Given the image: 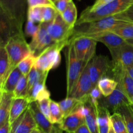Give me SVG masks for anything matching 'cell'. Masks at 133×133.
Segmentation results:
<instances>
[{
  "label": "cell",
  "mask_w": 133,
  "mask_h": 133,
  "mask_svg": "<svg viewBox=\"0 0 133 133\" xmlns=\"http://www.w3.org/2000/svg\"><path fill=\"white\" fill-rule=\"evenodd\" d=\"M132 5L133 0H114L94 10H91L87 7L81 12L75 26L95 22L106 17L122 14Z\"/></svg>",
  "instance_id": "obj_1"
},
{
  "label": "cell",
  "mask_w": 133,
  "mask_h": 133,
  "mask_svg": "<svg viewBox=\"0 0 133 133\" xmlns=\"http://www.w3.org/2000/svg\"><path fill=\"white\" fill-rule=\"evenodd\" d=\"M5 47L9 58V68L6 74V79L9 74L17 68L18 64L32 53L29 44L26 41L23 32H19L12 36Z\"/></svg>",
  "instance_id": "obj_2"
},
{
  "label": "cell",
  "mask_w": 133,
  "mask_h": 133,
  "mask_svg": "<svg viewBox=\"0 0 133 133\" xmlns=\"http://www.w3.org/2000/svg\"><path fill=\"white\" fill-rule=\"evenodd\" d=\"M28 9L27 0H0V12L9 18L19 32H23Z\"/></svg>",
  "instance_id": "obj_3"
},
{
  "label": "cell",
  "mask_w": 133,
  "mask_h": 133,
  "mask_svg": "<svg viewBox=\"0 0 133 133\" xmlns=\"http://www.w3.org/2000/svg\"><path fill=\"white\" fill-rule=\"evenodd\" d=\"M127 23L129 22L125 19L122 14L106 17L95 22L84 23L87 25L84 26V29L75 32L73 34L71 38L79 36H91L106 31H112L117 26Z\"/></svg>",
  "instance_id": "obj_4"
},
{
  "label": "cell",
  "mask_w": 133,
  "mask_h": 133,
  "mask_svg": "<svg viewBox=\"0 0 133 133\" xmlns=\"http://www.w3.org/2000/svg\"><path fill=\"white\" fill-rule=\"evenodd\" d=\"M67 75H66V97H69L73 88L77 83L83 70L84 64L76 57L72 43H69L66 51Z\"/></svg>",
  "instance_id": "obj_5"
},
{
  "label": "cell",
  "mask_w": 133,
  "mask_h": 133,
  "mask_svg": "<svg viewBox=\"0 0 133 133\" xmlns=\"http://www.w3.org/2000/svg\"><path fill=\"white\" fill-rule=\"evenodd\" d=\"M66 45L55 44L44 50L36 57L35 67L43 73L49 71L59 66L61 61V51Z\"/></svg>",
  "instance_id": "obj_6"
},
{
  "label": "cell",
  "mask_w": 133,
  "mask_h": 133,
  "mask_svg": "<svg viewBox=\"0 0 133 133\" xmlns=\"http://www.w3.org/2000/svg\"><path fill=\"white\" fill-rule=\"evenodd\" d=\"M72 43L75 55L78 59L87 66L96 56L97 42L92 38L79 36L70 38L69 43Z\"/></svg>",
  "instance_id": "obj_7"
},
{
  "label": "cell",
  "mask_w": 133,
  "mask_h": 133,
  "mask_svg": "<svg viewBox=\"0 0 133 133\" xmlns=\"http://www.w3.org/2000/svg\"><path fill=\"white\" fill-rule=\"evenodd\" d=\"M74 31V28L64 20L60 13L48 26V32L53 42L66 46L69 45L70 38L72 37Z\"/></svg>",
  "instance_id": "obj_8"
},
{
  "label": "cell",
  "mask_w": 133,
  "mask_h": 133,
  "mask_svg": "<svg viewBox=\"0 0 133 133\" xmlns=\"http://www.w3.org/2000/svg\"><path fill=\"white\" fill-rule=\"evenodd\" d=\"M112 69V61H110L107 56H95L89 62V74L94 87L97 86L101 78L107 76L110 73Z\"/></svg>",
  "instance_id": "obj_9"
},
{
  "label": "cell",
  "mask_w": 133,
  "mask_h": 133,
  "mask_svg": "<svg viewBox=\"0 0 133 133\" xmlns=\"http://www.w3.org/2000/svg\"><path fill=\"white\" fill-rule=\"evenodd\" d=\"M48 25L49 23L45 22L39 23L38 31L29 44L31 53L36 57L47 48L55 44L48 32Z\"/></svg>",
  "instance_id": "obj_10"
},
{
  "label": "cell",
  "mask_w": 133,
  "mask_h": 133,
  "mask_svg": "<svg viewBox=\"0 0 133 133\" xmlns=\"http://www.w3.org/2000/svg\"><path fill=\"white\" fill-rule=\"evenodd\" d=\"M99 106L105 108L111 114L119 112L122 108L131 105V100L123 92V91L117 87L114 92L108 97H103L99 101Z\"/></svg>",
  "instance_id": "obj_11"
},
{
  "label": "cell",
  "mask_w": 133,
  "mask_h": 133,
  "mask_svg": "<svg viewBox=\"0 0 133 133\" xmlns=\"http://www.w3.org/2000/svg\"><path fill=\"white\" fill-rule=\"evenodd\" d=\"M89 74V63L83 70L77 83L73 88L69 97H74L85 103L89 99V95L94 88Z\"/></svg>",
  "instance_id": "obj_12"
},
{
  "label": "cell",
  "mask_w": 133,
  "mask_h": 133,
  "mask_svg": "<svg viewBox=\"0 0 133 133\" xmlns=\"http://www.w3.org/2000/svg\"><path fill=\"white\" fill-rule=\"evenodd\" d=\"M112 67L125 70L133 66V45L126 42L121 48L110 53Z\"/></svg>",
  "instance_id": "obj_13"
},
{
  "label": "cell",
  "mask_w": 133,
  "mask_h": 133,
  "mask_svg": "<svg viewBox=\"0 0 133 133\" xmlns=\"http://www.w3.org/2000/svg\"><path fill=\"white\" fill-rule=\"evenodd\" d=\"M84 123H86L85 109L83 104L75 112L65 117L58 127L66 133H74Z\"/></svg>",
  "instance_id": "obj_14"
},
{
  "label": "cell",
  "mask_w": 133,
  "mask_h": 133,
  "mask_svg": "<svg viewBox=\"0 0 133 133\" xmlns=\"http://www.w3.org/2000/svg\"><path fill=\"white\" fill-rule=\"evenodd\" d=\"M29 109L40 131L44 133H62L60 127H55V125H53L40 111L38 102H31Z\"/></svg>",
  "instance_id": "obj_15"
},
{
  "label": "cell",
  "mask_w": 133,
  "mask_h": 133,
  "mask_svg": "<svg viewBox=\"0 0 133 133\" xmlns=\"http://www.w3.org/2000/svg\"><path fill=\"white\" fill-rule=\"evenodd\" d=\"M11 126L10 133H31L38 126L29 107L28 109Z\"/></svg>",
  "instance_id": "obj_16"
},
{
  "label": "cell",
  "mask_w": 133,
  "mask_h": 133,
  "mask_svg": "<svg viewBox=\"0 0 133 133\" xmlns=\"http://www.w3.org/2000/svg\"><path fill=\"white\" fill-rule=\"evenodd\" d=\"M86 36H89L96 40L97 42H99L103 44L109 49L110 53L119 49L127 42L112 31H106L96 35Z\"/></svg>",
  "instance_id": "obj_17"
},
{
  "label": "cell",
  "mask_w": 133,
  "mask_h": 133,
  "mask_svg": "<svg viewBox=\"0 0 133 133\" xmlns=\"http://www.w3.org/2000/svg\"><path fill=\"white\" fill-rule=\"evenodd\" d=\"M0 46H5L12 36L23 32H19L12 22L3 13L0 12Z\"/></svg>",
  "instance_id": "obj_18"
},
{
  "label": "cell",
  "mask_w": 133,
  "mask_h": 133,
  "mask_svg": "<svg viewBox=\"0 0 133 133\" xmlns=\"http://www.w3.org/2000/svg\"><path fill=\"white\" fill-rule=\"evenodd\" d=\"M48 76L44 77L32 87L27 95L30 102H38L44 99L50 98L51 94L46 87Z\"/></svg>",
  "instance_id": "obj_19"
},
{
  "label": "cell",
  "mask_w": 133,
  "mask_h": 133,
  "mask_svg": "<svg viewBox=\"0 0 133 133\" xmlns=\"http://www.w3.org/2000/svg\"><path fill=\"white\" fill-rule=\"evenodd\" d=\"M30 103L31 102L27 97H14L9 119L10 125L12 124L28 109Z\"/></svg>",
  "instance_id": "obj_20"
},
{
  "label": "cell",
  "mask_w": 133,
  "mask_h": 133,
  "mask_svg": "<svg viewBox=\"0 0 133 133\" xmlns=\"http://www.w3.org/2000/svg\"><path fill=\"white\" fill-rule=\"evenodd\" d=\"M84 105L85 109L86 125L92 133H99L96 108L90 99V97L84 103Z\"/></svg>",
  "instance_id": "obj_21"
},
{
  "label": "cell",
  "mask_w": 133,
  "mask_h": 133,
  "mask_svg": "<svg viewBox=\"0 0 133 133\" xmlns=\"http://www.w3.org/2000/svg\"><path fill=\"white\" fill-rule=\"evenodd\" d=\"M0 127L9 119L11 105L14 96L13 94L0 91Z\"/></svg>",
  "instance_id": "obj_22"
},
{
  "label": "cell",
  "mask_w": 133,
  "mask_h": 133,
  "mask_svg": "<svg viewBox=\"0 0 133 133\" xmlns=\"http://www.w3.org/2000/svg\"><path fill=\"white\" fill-rule=\"evenodd\" d=\"M96 108L97 111V123H98L99 133H109L111 126V123H110L111 114L109 112L107 109L99 105L96 107Z\"/></svg>",
  "instance_id": "obj_23"
},
{
  "label": "cell",
  "mask_w": 133,
  "mask_h": 133,
  "mask_svg": "<svg viewBox=\"0 0 133 133\" xmlns=\"http://www.w3.org/2000/svg\"><path fill=\"white\" fill-rule=\"evenodd\" d=\"M84 103L83 101L71 97H66V98L59 102L64 118L75 112Z\"/></svg>",
  "instance_id": "obj_24"
},
{
  "label": "cell",
  "mask_w": 133,
  "mask_h": 133,
  "mask_svg": "<svg viewBox=\"0 0 133 133\" xmlns=\"http://www.w3.org/2000/svg\"><path fill=\"white\" fill-rule=\"evenodd\" d=\"M22 76V74L21 71L18 67L16 68L6 79L2 88L0 89L1 91H4L10 94L14 93L16 87Z\"/></svg>",
  "instance_id": "obj_25"
},
{
  "label": "cell",
  "mask_w": 133,
  "mask_h": 133,
  "mask_svg": "<svg viewBox=\"0 0 133 133\" xmlns=\"http://www.w3.org/2000/svg\"><path fill=\"white\" fill-rule=\"evenodd\" d=\"M97 86L103 97H108L114 92L118 87V83L112 78L105 76L99 81Z\"/></svg>",
  "instance_id": "obj_26"
},
{
  "label": "cell",
  "mask_w": 133,
  "mask_h": 133,
  "mask_svg": "<svg viewBox=\"0 0 133 133\" xmlns=\"http://www.w3.org/2000/svg\"><path fill=\"white\" fill-rule=\"evenodd\" d=\"M9 68V58L5 46H0V89L5 81Z\"/></svg>",
  "instance_id": "obj_27"
},
{
  "label": "cell",
  "mask_w": 133,
  "mask_h": 133,
  "mask_svg": "<svg viewBox=\"0 0 133 133\" xmlns=\"http://www.w3.org/2000/svg\"><path fill=\"white\" fill-rule=\"evenodd\" d=\"M64 20L72 28H75L77 22V10L74 1H71L66 10L61 14Z\"/></svg>",
  "instance_id": "obj_28"
},
{
  "label": "cell",
  "mask_w": 133,
  "mask_h": 133,
  "mask_svg": "<svg viewBox=\"0 0 133 133\" xmlns=\"http://www.w3.org/2000/svg\"><path fill=\"white\" fill-rule=\"evenodd\" d=\"M64 116L60 107L59 103L51 100L50 103V119L49 121L53 125H59L63 121Z\"/></svg>",
  "instance_id": "obj_29"
},
{
  "label": "cell",
  "mask_w": 133,
  "mask_h": 133,
  "mask_svg": "<svg viewBox=\"0 0 133 133\" xmlns=\"http://www.w3.org/2000/svg\"><path fill=\"white\" fill-rule=\"evenodd\" d=\"M110 123L116 133H128L125 119L120 113L116 112L111 114Z\"/></svg>",
  "instance_id": "obj_30"
},
{
  "label": "cell",
  "mask_w": 133,
  "mask_h": 133,
  "mask_svg": "<svg viewBox=\"0 0 133 133\" xmlns=\"http://www.w3.org/2000/svg\"><path fill=\"white\" fill-rule=\"evenodd\" d=\"M112 32L118 35L125 40L133 39V24L131 23H124L117 26L112 30Z\"/></svg>",
  "instance_id": "obj_31"
},
{
  "label": "cell",
  "mask_w": 133,
  "mask_h": 133,
  "mask_svg": "<svg viewBox=\"0 0 133 133\" xmlns=\"http://www.w3.org/2000/svg\"><path fill=\"white\" fill-rule=\"evenodd\" d=\"M36 61V57L33 54H30L26 57L24 59L22 60L18 65V68L22 74V75H28L31 69L35 65Z\"/></svg>",
  "instance_id": "obj_32"
},
{
  "label": "cell",
  "mask_w": 133,
  "mask_h": 133,
  "mask_svg": "<svg viewBox=\"0 0 133 133\" xmlns=\"http://www.w3.org/2000/svg\"><path fill=\"white\" fill-rule=\"evenodd\" d=\"M28 94V77L27 75H22L15 88L13 96L14 98L27 97Z\"/></svg>",
  "instance_id": "obj_33"
},
{
  "label": "cell",
  "mask_w": 133,
  "mask_h": 133,
  "mask_svg": "<svg viewBox=\"0 0 133 133\" xmlns=\"http://www.w3.org/2000/svg\"><path fill=\"white\" fill-rule=\"evenodd\" d=\"M44 6H38L29 8L27 12V20H29L34 23H42Z\"/></svg>",
  "instance_id": "obj_34"
},
{
  "label": "cell",
  "mask_w": 133,
  "mask_h": 133,
  "mask_svg": "<svg viewBox=\"0 0 133 133\" xmlns=\"http://www.w3.org/2000/svg\"><path fill=\"white\" fill-rule=\"evenodd\" d=\"M119 113H120L124 118L127 132L128 133H133V112L131 105L122 108Z\"/></svg>",
  "instance_id": "obj_35"
},
{
  "label": "cell",
  "mask_w": 133,
  "mask_h": 133,
  "mask_svg": "<svg viewBox=\"0 0 133 133\" xmlns=\"http://www.w3.org/2000/svg\"><path fill=\"white\" fill-rule=\"evenodd\" d=\"M58 10L53 5L44 6V13H43V22L50 23L58 14Z\"/></svg>",
  "instance_id": "obj_36"
},
{
  "label": "cell",
  "mask_w": 133,
  "mask_h": 133,
  "mask_svg": "<svg viewBox=\"0 0 133 133\" xmlns=\"http://www.w3.org/2000/svg\"><path fill=\"white\" fill-rule=\"evenodd\" d=\"M51 99L47 98L38 101L39 109L44 116L49 120L50 119V103Z\"/></svg>",
  "instance_id": "obj_37"
},
{
  "label": "cell",
  "mask_w": 133,
  "mask_h": 133,
  "mask_svg": "<svg viewBox=\"0 0 133 133\" xmlns=\"http://www.w3.org/2000/svg\"><path fill=\"white\" fill-rule=\"evenodd\" d=\"M89 97L94 105L97 107L99 105V101L103 97V96L102 93L100 91L98 87L96 86V87H94L93 89L91 91L89 95Z\"/></svg>",
  "instance_id": "obj_38"
},
{
  "label": "cell",
  "mask_w": 133,
  "mask_h": 133,
  "mask_svg": "<svg viewBox=\"0 0 133 133\" xmlns=\"http://www.w3.org/2000/svg\"><path fill=\"white\" fill-rule=\"evenodd\" d=\"M38 31V25H36L34 22L27 20L25 25V34L27 36H31L32 38L36 35Z\"/></svg>",
  "instance_id": "obj_39"
},
{
  "label": "cell",
  "mask_w": 133,
  "mask_h": 133,
  "mask_svg": "<svg viewBox=\"0 0 133 133\" xmlns=\"http://www.w3.org/2000/svg\"><path fill=\"white\" fill-rule=\"evenodd\" d=\"M27 3L29 8L38 6H54V4L51 0H27Z\"/></svg>",
  "instance_id": "obj_40"
},
{
  "label": "cell",
  "mask_w": 133,
  "mask_h": 133,
  "mask_svg": "<svg viewBox=\"0 0 133 133\" xmlns=\"http://www.w3.org/2000/svg\"><path fill=\"white\" fill-rule=\"evenodd\" d=\"M72 1L73 0H57L54 3V6L58 12L62 14Z\"/></svg>",
  "instance_id": "obj_41"
},
{
  "label": "cell",
  "mask_w": 133,
  "mask_h": 133,
  "mask_svg": "<svg viewBox=\"0 0 133 133\" xmlns=\"http://www.w3.org/2000/svg\"><path fill=\"white\" fill-rule=\"evenodd\" d=\"M122 14L127 22L133 24V5L130 6L125 12L122 13Z\"/></svg>",
  "instance_id": "obj_42"
},
{
  "label": "cell",
  "mask_w": 133,
  "mask_h": 133,
  "mask_svg": "<svg viewBox=\"0 0 133 133\" xmlns=\"http://www.w3.org/2000/svg\"><path fill=\"white\" fill-rule=\"evenodd\" d=\"M112 1H114V0H96L93 5L92 6H88V8L91 10H94V9H97L101 6H103V5H106V4L109 3Z\"/></svg>",
  "instance_id": "obj_43"
},
{
  "label": "cell",
  "mask_w": 133,
  "mask_h": 133,
  "mask_svg": "<svg viewBox=\"0 0 133 133\" xmlns=\"http://www.w3.org/2000/svg\"><path fill=\"white\" fill-rule=\"evenodd\" d=\"M11 131V126L9 122V119H8L2 126L0 127V133H10Z\"/></svg>",
  "instance_id": "obj_44"
},
{
  "label": "cell",
  "mask_w": 133,
  "mask_h": 133,
  "mask_svg": "<svg viewBox=\"0 0 133 133\" xmlns=\"http://www.w3.org/2000/svg\"><path fill=\"white\" fill-rule=\"evenodd\" d=\"M74 133H92L90 131V129H88V127H87V125H86V123H84V125H83L82 126H81Z\"/></svg>",
  "instance_id": "obj_45"
},
{
  "label": "cell",
  "mask_w": 133,
  "mask_h": 133,
  "mask_svg": "<svg viewBox=\"0 0 133 133\" xmlns=\"http://www.w3.org/2000/svg\"><path fill=\"white\" fill-rule=\"evenodd\" d=\"M125 70L127 71V74L133 79V66L127 68L125 69Z\"/></svg>",
  "instance_id": "obj_46"
},
{
  "label": "cell",
  "mask_w": 133,
  "mask_h": 133,
  "mask_svg": "<svg viewBox=\"0 0 133 133\" xmlns=\"http://www.w3.org/2000/svg\"><path fill=\"white\" fill-rule=\"evenodd\" d=\"M109 133H116L115 131H114V130L113 129V128L112 127V126H110V130H109Z\"/></svg>",
  "instance_id": "obj_47"
},
{
  "label": "cell",
  "mask_w": 133,
  "mask_h": 133,
  "mask_svg": "<svg viewBox=\"0 0 133 133\" xmlns=\"http://www.w3.org/2000/svg\"><path fill=\"white\" fill-rule=\"evenodd\" d=\"M40 131L38 129H36V130H35L34 131H32L31 133H40Z\"/></svg>",
  "instance_id": "obj_48"
},
{
  "label": "cell",
  "mask_w": 133,
  "mask_h": 133,
  "mask_svg": "<svg viewBox=\"0 0 133 133\" xmlns=\"http://www.w3.org/2000/svg\"><path fill=\"white\" fill-rule=\"evenodd\" d=\"M127 42L129 43V44H132L133 45V39H131V40H127Z\"/></svg>",
  "instance_id": "obj_49"
},
{
  "label": "cell",
  "mask_w": 133,
  "mask_h": 133,
  "mask_svg": "<svg viewBox=\"0 0 133 133\" xmlns=\"http://www.w3.org/2000/svg\"><path fill=\"white\" fill-rule=\"evenodd\" d=\"M131 105H133V97H132V98H131Z\"/></svg>",
  "instance_id": "obj_50"
},
{
  "label": "cell",
  "mask_w": 133,
  "mask_h": 133,
  "mask_svg": "<svg viewBox=\"0 0 133 133\" xmlns=\"http://www.w3.org/2000/svg\"><path fill=\"white\" fill-rule=\"evenodd\" d=\"M51 1H52V2H53V4H54V3H55V1H57V0H51Z\"/></svg>",
  "instance_id": "obj_51"
},
{
  "label": "cell",
  "mask_w": 133,
  "mask_h": 133,
  "mask_svg": "<svg viewBox=\"0 0 133 133\" xmlns=\"http://www.w3.org/2000/svg\"><path fill=\"white\" fill-rule=\"evenodd\" d=\"M131 109H132V110L133 112V105H131Z\"/></svg>",
  "instance_id": "obj_52"
},
{
  "label": "cell",
  "mask_w": 133,
  "mask_h": 133,
  "mask_svg": "<svg viewBox=\"0 0 133 133\" xmlns=\"http://www.w3.org/2000/svg\"><path fill=\"white\" fill-rule=\"evenodd\" d=\"M40 133H44V132H42V131H40Z\"/></svg>",
  "instance_id": "obj_53"
},
{
  "label": "cell",
  "mask_w": 133,
  "mask_h": 133,
  "mask_svg": "<svg viewBox=\"0 0 133 133\" xmlns=\"http://www.w3.org/2000/svg\"></svg>",
  "instance_id": "obj_54"
}]
</instances>
